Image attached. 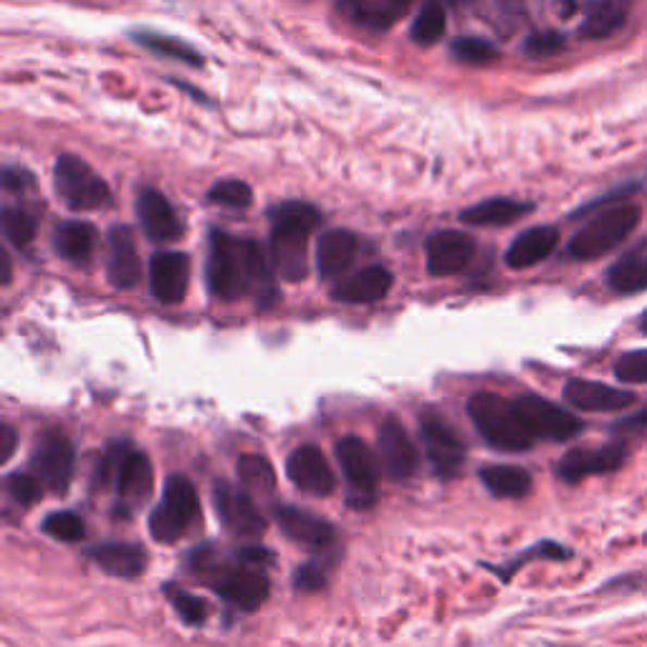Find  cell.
I'll use <instances>...</instances> for the list:
<instances>
[{
    "instance_id": "1",
    "label": "cell",
    "mask_w": 647,
    "mask_h": 647,
    "mask_svg": "<svg viewBox=\"0 0 647 647\" xmlns=\"http://www.w3.org/2000/svg\"><path fill=\"white\" fill-rule=\"evenodd\" d=\"M185 564L225 602L244 612H256L271 595L266 569L274 564V555L266 547H244L223 555L215 544H198L187 551Z\"/></svg>"
},
{
    "instance_id": "2",
    "label": "cell",
    "mask_w": 647,
    "mask_h": 647,
    "mask_svg": "<svg viewBox=\"0 0 647 647\" xmlns=\"http://www.w3.org/2000/svg\"><path fill=\"white\" fill-rule=\"evenodd\" d=\"M208 286L215 299L233 301L253 294L259 307L276 301V284L271 263L253 240H238L225 231H213L208 253Z\"/></svg>"
},
{
    "instance_id": "3",
    "label": "cell",
    "mask_w": 647,
    "mask_h": 647,
    "mask_svg": "<svg viewBox=\"0 0 647 647\" xmlns=\"http://www.w3.org/2000/svg\"><path fill=\"white\" fill-rule=\"evenodd\" d=\"M154 488L152 463L127 440L109 443L94 471L91 490H114V517L132 519L150 501Z\"/></svg>"
},
{
    "instance_id": "4",
    "label": "cell",
    "mask_w": 647,
    "mask_h": 647,
    "mask_svg": "<svg viewBox=\"0 0 647 647\" xmlns=\"http://www.w3.org/2000/svg\"><path fill=\"white\" fill-rule=\"evenodd\" d=\"M271 263L278 276L291 284L307 278L309 271V238L319 228L322 215L309 202H281L271 210Z\"/></svg>"
},
{
    "instance_id": "5",
    "label": "cell",
    "mask_w": 647,
    "mask_h": 647,
    "mask_svg": "<svg viewBox=\"0 0 647 647\" xmlns=\"http://www.w3.org/2000/svg\"><path fill=\"white\" fill-rule=\"evenodd\" d=\"M468 415L490 448L506 450V453H524V450L534 448L536 438L528 431L517 400H506L494 393H478L468 402Z\"/></svg>"
},
{
    "instance_id": "6",
    "label": "cell",
    "mask_w": 647,
    "mask_h": 647,
    "mask_svg": "<svg viewBox=\"0 0 647 647\" xmlns=\"http://www.w3.org/2000/svg\"><path fill=\"white\" fill-rule=\"evenodd\" d=\"M202 521L198 490L185 475H170L160 503L150 513V534L160 544H175L192 534Z\"/></svg>"
},
{
    "instance_id": "7",
    "label": "cell",
    "mask_w": 647,
    "mask_h": 647,
    "mask_svg": "<svg viewBox=\"0 0 647 647\" xmlns=\"http://www.w3.org/2000/svg\"><path fill=\"white\" fill-rule=\"evenodd\" d=\"M640 223V208L614 206L592 217L576 236L569 240V256L576 261H595L625 244L630 233Z\"/></svg>"
},
{
    "instance_id": "8",
    "label": "cell",
    "mask_w": 647,
    "mask_h": 647,
    "mask_svg": "<svg viewBox=\"0 0 647 647\" xmlns=\"http://www.w3.org/2000/svg\"><path fill=\"white\" fill-rule=\"evenodd\" d=\"M337 461L347 478V501L352 509H370L380 494V463L372 448L357 435L337 443Z\"/></svg>"
},
{
    "instance_id": "9",
    "label": "cell",
    "mask_w": 647,
    "mask_h": 647,
    "mask_svg": "<svg viewBox=\"0 0 647 647\" xmlns=\"http://www.w3.org/2000/svg\"><path fill=\"white\" fill-rule=\"evenodd\" d=\"M59 198L72 210H97L112 202L109 185L76 154H61L53 167Z\"/></svg>"
},
{
    "instance_id": "10",
    "label": "cell",
    "mask_w": 647,
    "mask_h": 647,
    "mask_svg": "<svg viewBox=\"0 0 647 647\" xmlns=\"http://www.w3.org/2000/svg\"><path fill=\"white\" fill-rule=\"evenodd\" d=\"M30 473L43 483V488L53 496H64L74 478L76 450L74 443L61 431H46L36 440L34 453H30Z\"/></svg>"
},
{
    "instance_id": "11",
    "label": "cell",
    "mask_w": 647,
    "mask_h": 647,
    "mask_svg": "<svg viewBox=\"0 0 647 647\" xmlns=\"http://www.w3.org/2000/svg\"><path fill=\"white\" fill-rule=\"evenodd\" d=\"M420 435H423L427 461H431L435 475L443 481L458 478V473L465 465L468 450L456 427L446 418H440L438 412H425L420 418Z\"/></svg>"
},
{
    "instance_id": "12",
    "label": "cell",
    "mask_w": 647,
    "mask_h": 647,
    "mask_svg": "<svg viewBox=\"0 0 647 647\" xmlns=\"http://www.w3.org/2000/svg\"><path fill=\"white\" fill-rule=\"evenodd\" d=\"M213 506L221 524L238 539H259L266 534V517L244 486H233L225 481L215 483Z\"/></svg>"
},
{
    "instance_id": "13",
    "label": "cell",
    "mask_w": 647,
    "mask_h": 647,
    "mask_svg": "<svg viewBox=\"0 0 647 647\" xmlns=\"http://www.w3.org/2000/svg\"><path fill=\"white\" fill-rule=\"evenodd\" d=\"M517 405L536 440L567 443L584 431V423L580 418L572 415V412L564 408H559V405L551 400H544L539 395L519 397Z\"/></svg>"
},
{
    "instance_id": "14",
    "label": "cell",
    "mask_w": 647,
    "mask_h": 647,
    "mask_svg": "<svg viewBox=\"0 0 647 647\" xmlns=\"http://www.w3.org/2000/svg\"><path fill=\"white\" fill-rule=\"evenodd\" d=\"M630 448L625 440L607 443L599 448H572L567 456H561L557 463V475L564 483H580L589 475L612 473L625 465Z\"/></svg>"
},
{
    "instance_id": "15",
    "label": "cell",
    "mask_w": 647,
    "mask_h": 647,
    "mask_svg": "<svg viewBox=\"0 0 647 647\" xmlns=\"http://www.w3.org/2000/svg\"><path fill=\"white\" fill-rule=\"evenodd\" d=\"M274 517L286 539L309 551H329L337 544V528L316 513H309L296 506H276Z\"/></svg>"
},
{
    "instance_id": "16",
    "label": "cell",
    "mask_w": 647,
    "mask_h": 647,
    "mask_svg": "<svg viewBox=\"0 0 647 647\" xmlns=\"http://www.w3.org/2000/svg\"><path fill=\"white\" fill-rule=\"evenodd\" d=\"M286 475L301 494L314 498L332 496L334 488H337V478H334L332 465L316 446L296 448L286 461Z\"/></svg>"
},
{
    "instance_id": "17",
    "label": "cell",
    "mask_w": 647,
    "mask_h": 647,
    "mask_svg": "<svg viewBox=\"0 0 647 647\" xmlns=\"http://www.w3.org/2000/svg\"><path fill=\"white\" fill-rule=\"evenodd\" d=\"M380 458L382 465H385V473L393 481H410L418 473V448L397 418H387L380 427Z\"/></svg>"
},
{
    "instance_id": "18",
    "label": "cell",
    "mask_w": 647,
    "mask_h": 647,
    "mask_svg": "<svg viewBox=\"0 0 647 647\" xmlns=\"http://www.w3.org/2000/svg\"><path fill=\"white\" fill-rule=\"evenodd\" d=\"M427 271L433 276H456L471 263L475 240L461 231H438L427 240Z\"/></svg>"
},
{
    "instance_id": "19",
    "label": "cell",
    "mask_w": 647,
    "mask_h": 647,
    "mask_svg": "<svg viewBox=\"0 0 647 647\" xmlns=\"http://www.w3.org/2000/svg\"><path fill=\"white\" fill-rule=\"evenodd\" d=\"M190 284V259L183 251L154 253L150 261V288L162 303H177L185 299Z\"/></svg>"
},
{
    "instance_id": "20",
    "label": "cell",
    "mask_w": 647,
    "mask_h": 647,
    "mask_svg": "<svg viewBox=\"0 0 647 647\" xmlns=\"http://www.w3.org/2000/svg\"><path fill=\"white\" fill-rule=\"evenodd\" d=\"M564 400L584 412H618L635 405V395L627 389L605 385V382L569 380L564 385Z\"/></svg>"
},
{
    "instance_id": "21",
    "label": "cell",
    "mask_w": 647,
    "mask_h": 647,
    "mask_svg": "<svg viewBox=\"0 0 647 647\" xmlns=\"http://www.w3.org/2000/svg\"><path fill=\"white\" fill-rule=\"evenodd\" d=\"M137 215L147 238L154 240V244H173V240L181 238V217H177L175 208L170 206V200L160 190H152L150 187V190L139 192Z\"/></svg>"
},
{
    "instance_id": "22",
    "label": "cell",
    "mask_w": 647,
    "mask_h": 647,
    "mask_svg": "<svg viewBox=\"0 0 647 647\" xmlns=\"http://www.w3.org/2000/svg\"><path fill=\"white\" fill-rule=\"evenodd\" d=\"M87 557L101 572L116 580H135L147 569V551L132 542H107L87 549Z\"/></svg>"
},
{
    "instance_id": "23",
    "label": "cell",
    "mask_w": 647,
    "mask_h": 647,
    "mask_svg": "<svg viewBox=\"0 0 647 647\" xmlns=\"http://www.w3.org/2000/svg\"><path fill=\"white\" fill-rule=\"evenodd\" d=\"M107 276L114 288H135L142 276L135 238L127 228H112L109 233V259Z\"/></svg>"
},
{
    "instance_id": "24",
    "label": "cell",
    "mask_w": 647,
    "mask_h": 647,
    "mask_svg": "<svg viewBox=\"0 0 647 647\" xmlns=\"http://www.w3.org/2000/svg\"><path fill=\"white\" fill-rule=\"evenodd\" d=\"M559 244V231L551 225H536L513 238V244L506 251V263L511 269H532L536 263L547 261Z\"/></svg>"
},
{
    "instance_id": "25",
    "label": "cell",
    "mask_w": 647,
    "mask_h": 647,
    "mask_svg": "<svg viewBox=\"0 0 647 647\" xmlns=\"http://www.w3.org/2000/svg\"><path fill=\"white\" fill-rule=\"evenodd\" d=\"M393 284L395 278L385 266H370L360 271V274L339 281L332 288V296L345 303H374L385 299Z\"/></svg>"
},
{
    "instance_id": "26",
    "label": "cell",
    "mask_w": 647,
    "mask_h": 647,
    "mask_svg": "<svg viewBox=\"0 0 647 647\" xmlns=\"http://www.w3.org/2000/svg\"><path fill=\"white\" fill-rule=\"evenodd\" d=\"M357 256V236L352 231L345 228H334L329 233H324L322 240H319V251H316V263H319V274L324 278H334L352 266Z\"/></svg>"
},
{
    "instance_id": "27",
    "label": "cell",
    "mask_w": 647,
    "mask_h": 647,
    "mask_svg": "<svg viewBox=\"0 0 647 647\" xmlns=\"http://www.w3.org/2000/svg\"><path fill=\"white\" fill-rule=\"evenodd\" d=\"M478 478L496 498H524L534 486L532 473L519 465H488L478 473Z\"/></svg>"
},
{
    "instance_id": "28",
    "label": "cell",
    "mask_w": 647,
    "mask_h": 647,
    "mask_svg": "<svg viewBox=\"0 0 647 647\" xmlns=\"http://www.w3.org/2000/svg\"><path fill=\"white\" fill-rule=\"evenodd\" d=\"M94 244H97V231H94V225L89 223L66 221L53 231V248H57L61 259L72 263L89 261Z\"/></svg>"
},
{
    "instance_id": "29",
    "label": "cell",
    "mask_w": 647,
    "mask_h": 647,
    "mask_svg": "<svg viewBox=\"0 0 647 647\" xmlns=\"http://www.w3.org/2000/svg\"><path fill=\"white\" fill-rule=\"evenodd\" d=\"M633 0H597L582 23L584 38H607L625 26Z\"/></svg>"
},
{
    "instance_id": "30",
    "label": "cell",
    "mask_w": 647,
    "mask_h": 647,
    "mask_svg": "<svg viewBox=\"0 0 647 647\" xmlns=\"http://www.w3.org/2000/svg\"><path fill=\"white\" fill-rule=\"evenodd\" d=\"M532 206L528 202H517V200H509V198H490V200H483L478 206L463 210L461 221L468 225H490V228H496V225H509L513 221H519V217H524Z\"/></svg>"
},
{
    "instance_id": "31",
    "label": "cell",
    "mask_w": 647,
    "mask_h": 647,
    "mask_svg": "<svg viewBox=\"0 0 647 647\" xmlns=\"http://www.w3.org/2000/svg\"><path fill=\"white\" fill-rule=\"evenodd\" d=\"M607 284L614 294H637L647 288V253L633 251L622 256L612 269L607 271Z\"/></svg>"
},
{
    "instance_id": "32",
    "label": "cell",
    "mask_w": 647,
    "mask_h": 647,
    "mask_svg": "<svg viewBox=\"0 0 647 647\" xmlns=\"http://www.w3.org/2000/svg\"><path fill=\"white\" fill-rule=\"evenodd\" d=\"M238 478L240 486H244L253 498H269L274 496L276 490V473L274 465L269 463V458L263 456H240L238 458Z\"/></svg>"
},
{
    "instance_id": "33",
    "label": "cell",
    "mask_w": 647,
    "mask_h": 647,
    "mask_svg": "<svg viewBox=\"0 0 647 647\" xmlns=\"http://www.w3.org/2000/svg\"><path fill=\"white\" fill-rule=\"evenodd\" d=\"M448 26V15L446 8H443L440 0H427L423 5V11L418 13L415 23H412V41L420 46H433L438 43L443 34H446Z\"/></svg>"
},
{
    "instance_id": "34",
    "label": "cell",
    "mask_w": 647,
    "mask_h": 647,
    "mask_svg": "<svg viewBox=\"0 0 647 647\" xmlns=\"http://www.w3.org/2000/svg\"><path fill=\"white\" fill-rule=\"evenodd\" d=\"M165 597L170 599V605L175 607V612L181 614L185 625L198 627L208 620L210 614L208 602L206 599H200L198 595H192V592L177 587V584H165Z\"/></svg>"
},
{
    "instance_id": "35",
    "label": "cell",
    "mask_w": 647,
    "mask_h": 647,
    "mask_svg": "<svg viewBox=\"0 0 647 647\" xmlns=\"http://www.w3.org/2000/svg\"><path fill=\"white\" fill-rule=\"evenodd\" d=\"M43 534H49L51 539L64 542V544H76L87 536V526H84V519L76 517L74 511H53L41 521Z\"/></svg>"
},
{
    "instance_id": "36",
    "label": "cell",
    "mask_w": 647,
    "mask_h": 647,
    "mask_svg": "<svg viewBox=\"0 0 647 647\" xmlns=\"http://www.w3.org/2000/svg\"><path fill=\"white\" fill-rule=\"evenodd\" d=\"M534 559H555V561H564V559H572V551H569L564 544H557V542H539L534 544V547H528L524 555H519L513 561L506 564V569H490V572H496L501 576L503 582H509L513 574L519 572L521 567H526L528 561Z\"/></svg>"
},
{
    "instance_id": "37",
    "label": "cell",
    "mask_w": 647,
    "mask_h": 647,
    "mask_svg": "<svg viewBox=\"0 0 647 647\" xmlns=\"http://www.w3.org/2000/svg\"><path fill=\"white\" fill-rule=\"evenodd\" d=\"M139 43L145 46V49H150L154 53H160V57H167V59H175V61H185V64H192V66H202V57L200 53H195L190 46L177 41V38H170V36H160V34H137L135 36Z\"/></svg>"
},
{
    "instance_id": "38",
    "label": "cell",
    "mask_w": 647,
    "mask_h": 647,
    "mask_svg": "<svg viewBox=\"0 0 647 647\" xmlns=\"http://www.w3.org/2000/svg\"><path fill=\"white\" fill-rule=\"evenodd\" d=\"M5 494L11 496L15 506H23V509H30V506L41 501L46 494L43 483L36 478L34 473H11L5 478Z\"/></svg>"
},
{
    "instance_id": "39",
    "label": "cell",
    "mask_w": 647,
    "mask_h": 647,
    "mask_svg": "<svg viewBox=\"0 0 647 647\" xmlns=\"http://www.w3.org/2000/svg\"><path fill=\"white\" fill-rule=\"evenodd\" d=\"M3 233L15 248H26L36 238V221L26 210L5 208L3 210Z\"/></svg>"
},
{
    "instance_id": "40",
    "label": "cell",
    "mask_w": 647,
    "mask_h": 647,
    "mask_svg": "<svg viewBox=\"0 0 647 647\" xmlns=\"http://www.w3.org/2000/svg\"><path fill=\"white\" fill-rule=\"evenodd\" d=\"M453 57L458 61H465V64H473V66H486V64H494L498 59V51L494 43L483 41V38H458L453 43Z\"/></svg>"
},
{
    "instance_id": "41",
    "label": "cell",
    "mask_w": 647,
    "mask_h": 647,
    "mask_svg": "<svg viewBox=\"0 0 647 647\" xmlns=\"http://www.w3.org/2000/svg\"><path fill=\"white\" fill-rule=\"evenodd\" d=\"M208 198H210V202H215V206L244 210L253 202V192H251V187L240 181H223V183L213 185V190H210Z\"/></svg>"
},
{
    "instance_id": "42",
    "label": "cell",
    "mask_w": 647,
    "mask_h": 647,
    "mask_svg": "<svg viewBox=\"0 0 647 647\" xmlns=\"http://www.w3.org/2000/svg\"><path fill=\"white\" fill-rule=\"evenodd\" d=\"M614 374H618L620 382H627V385H645L647 382V349H637V352L622 354L618 362H614Z\"/></svg>"
},
{
    "instance_id": "43",
    "label": "cell",
    "mask_w": 647,
    "mask_h": 647,
    "mask_svg": "<svg viewBox=\"0 0 647 647\" xmlns=\"http://www.w3.org/2000/svg\"><path fill=\"white\" fill-rule=\"evenodd\" d=\"M329 582V564L324 561H307L294 572V587L299 592H322Z\"/></svg>"
},
{
    "instance_id": "44",
    "label": "cell",
    "mask_w": 647,
    "mask_h": 647,
    "mask_svg": "<svg viewBox=\"0 0 647 647\" xmlns=\"http://www.w3.org/2000/svg\"><path fill=\"white\" fill-rule=\"evenodd\" d=\"M526 53L532 57H551V53H559L564 49V38L555 30H542V34H532L526 38Z\"/></svg>"
},
{
    "instance_id": "45",
    "label": "cell",
    "mask_w": 647,
    "mask_h": 647,
    "mask_svg": "<svg viewBox=\"0 0 647 647\" xmlns=\"http://www.w3.org/2000/svg\"><path fill=\"white\" fill-rule=\"evenodd\" d=\"M494 8L506 34H511L526 18V0H494Z\"/></svg>"
},
{
    "instance_id": "46",
    "label": "cell",
    "mask_w": 647,
    "mask_h": 647,
    "mask_svg": "<svg viewBox=\"0 0 647 647\" xmlns=\"http://www.w3.org/2000/svg\"><path fill=\"white\" fill-rule=\"evenodd\" d=\"M612 433L620 435V438H637V435H647V408L635 412V415L618 420V423L612 425Z\"/></svg>"
},
{
    "instance_id": "47",
    "label": "cell",
    "mask_w": 647,
    "mask_h": 647,
    "mask_svg": "<svg viewBox=\"0 0 647 647\" xmlns=\"http://www.w3.org/2000/svg\"><path fill=\"white\" fill-rule=\"evenodd\" d=\"M34 185V177H30L26 170H13L8 167L3 173V187L8 192H23L26 187Z\"/></svg>"
},
{
    "instance_id": "48",
    "label": "cell",
    "mask_w": 647,
    "mask_h": 647,
    "mask_svg": "<svg viewBox=\"0 0 647 647\" xmlns=\"http://www.w3.org/2000/svg\"><path fill=\"white\" fill-rule=\"evenodd\" d=\"M15 443H18V438H15V431L11 425H3L0 427V446H3V461H8V458L13 456V450H15Z\"/></svg>"
},
{
    "instance_id": "49",
    "label": "cell",
    "mask_w": 647,
    "mask_h": 647,
    "mask_svg": "<svg viewBox=\"0 0 647 647\" xmlns=\"http://www.w3.org/2000/svg\"><path fill=\"white\" fill-rule=\"evenodd\" d=\"M364 3H368V0H337L339 11L345 13V15H349V18H352V21H357V15H360Z\"/></svg>"
},
{
    "instance_id": "50",
    "label": "cell",
    "mask_w": 647,
    "mask_h": 647,
    "mask_svg": "<svg viewBox=\"0 0 647 647\" xmlns=\"http://www.w3.org/2000/svg\"><path fill=\"white\" fill-rule=\"evenodd\" d=\"M559 11H561V15H572L574 11H576V0H559Z\"/></svg>"
},
{
    "instance_id": "51",
    "label": "cell",
    "mask_w": 647,
    "mask_h": 647,
    "mask_svg": "<svg viewBox=\"0 0 647 647\" xmlns=\"http://www.w3.org/2000/svg\"><path fill=\"white\" fill-rule=\"evenodd\" d=\"M410 3H412V0H387V5L393 8L395 13H400V11H405V8H410Z\"/></svg>"
},
{
    "instance_id": "52",
    "label": "cell",
    "mask_w": 647,
    "mask_h": 647,
    "mask_svg": "<svg viewBox=\"0 0 647 647\" xmlns=\"http://www.w3.org/2000/svg\"><path fill=\"white\" fill-rule=\"evenodd\" d=\"M11 281V256L3 253V284Z\"/></svg>"
},
{
    "instance_id": "53",
    "label": "cell",
    "mask_w": 647,
    "mask_h": 647,
    "mask_svg": "<svg viewBox=\"0 0 647 647\" xmlns=\"http://www.w3.org/2000/svg\"><path fill=\"white\" fill-rule=\"evenodd\" d=\"M640 332L647 334V309H645V314L640 316Z\"/></svg>"
},
{
    "instance_id": "54",
    "label": "cell",
    "mask_w": 647,
    "mask_h": 647,
    "mask_svg": "<svg viewBox=\"0 0 647 647\" xmlns=\"http://www.w3.org/2000/svg\"><path fill=\"white\" fill-rule=\"evenodd\" d=\"M448 3H461V0H448Z\"/></svg>"
}]
</instances>
